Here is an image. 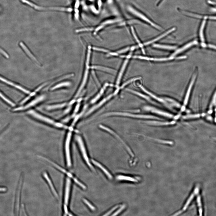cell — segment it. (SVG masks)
<instances>
[{"label": "cell", "instance_id": "1", "mask_svg": "<svg viewBox=\"0 0 216 216\" xmlns=\"http://www.w3.org/2000/svg\"><path fill=\"white\" fill-rule=\"evenodd\" d=\"M127 9L132 15L140 19L145 23L158 30H163L161 26L153 21L144 14L139 11L130 5H128L127 6Z\"/></svg>", "mask_w": 216, "mask_h": 216}, {"label": "cell", "instance_id": "2", "mask_svg": "<svg viewBox=\"0 0 216 216\" xmlns=\"http://www.w3.org/2000/svg\"><path fill=\"white\" fill-rule=\"evenodd\" d=\"M27 113L35 118H36L37 119L48 124L52 125L54 127L57 128L65 129L68 128V127L64 125L55 122L50 119V118H49L48 117L38 113L34 110H31L29 111Z\"/></svg>", "mask_w": 216, "mask_h": 216}, {"label": "cell", "instance_id": "3", "mask_svg": "<svg viewBox=\"0 0 216 216\" xmlns=\"http://www.w3.org/2000/svg\"><path fill=\"white\" fill-rule=\"evenodd\" d=\"M71 186V180L69 178L67 177L65 183L64 204V210L66 214L68 213V206L70 196Z\"/></svg>", "mask_w": 216, "mask_h": 216}, {"label": "cell", "instance_id": "4", "mask_svg": "<svg viewBox=\"0 0 216 216\" xmlns=\"http://www.w3.org/2000/svg\"><path fill=\"white\" fill-rule=\"evenodd\" d=\"M24 3L26 4L33 7L35 9L39 10H54L61 11L71 12L72 9L70 8H65L62 7H51L45 8L38 6L32 3L27 1V0H20Z\"/></svg>", "mask_w": 216, "mask_h": 216}, {"label": "cell", "instance_id": "5", "mask_svg": "<svg viewBox=\"0 0 216 216\" xmlns=\"http://www.w3.org/2000/svg\"><path fill=\"white\" fill-rule=\"evenodd\" d=\"M72 134L69 132L66 138L65 144V152L67 166L70 167L72 166V161L70 152V143Z\"/></svg>", "mask_w": 216, "mask_h": 216}, {"label": "cell", "instance_id": "6", "mask_svg": "<svg viewBox=\"0 0 216 216\" xmlns=\"http://www.w3.org/2000/svg\"><path fill=\"white\" fill-rule=\"evenodd\" d=\"M76 138L77 140L79 145L80 150L82 152V155L83 158H84L85 162L90 169H91L93 170H94L93 167L89 162V160L85 147V146L84 144H83L81 137L80 136H77V137Z\"/></svg>", "mask_w": 216, "mask_h": 216}, {"label": "cell", "instance_id": "7", "mask_svg": "<svg viewBox=\"0 0 216 216\" xmlns=\"http://www.w3.org/2000/svg\"><path fill=\"white\" fill-rule=\"evenodd\" d=\"M110 115H119L124 116H130L131 117L142 118V119H159V118L155 116H151L150 115H137L129 113H122L118 112H113L107 114H106V116Z\"/></svg>", "mask_w": 216, "mask_h": 216}, {"label": "cell", "instance_id": "8", "mask_svg": "<svg viewBox=\"0 0 216 216\" xmlns=\"http://www.w3.org/2000/svg\"><path fill=\"white\" fill-rule=\"evenodd\" d=\"M199 191V187L198 186H197L195 188L193 193L190 195V197L188 199V200H187L182 210L180 211H179V212L175 214L174 215H178L179 214L185 211L186 209L188 206H189L190 203H191L192 201L193 200L195 196L198 193Z\"/></svg>", "mask_w": 216, "mask_h": 216}, {"label": "cell", "instance_id": "9", "mask_svg": "<svg viewBox=\"0 0 216 216\" xmlns=\"http://www.w3.org/2000/svg\"><path fill=\"white\" fill-rule=\"evenodd\" d=\"M44 98V96H41L39 97L38 98L32 101L29 104H27V105L24 107H19L13 110L14 111H17L18 110H23L27 109H28L29 108L32 107L34 106H35L38 103H39L42 101H43Z\"/></svg>", "mask_w": 216, "mask_h": 216}, {"label": "cell", "instance_id": "10", "mask_svg": "<svg viewBox=\"0 0 216 216\" xmlns=\"http://www.w3.org/2000/svg\"><path fill=\"white\" fill-rule=\"evenodd\" d=\"M40 158H44V159L46 160L49 163H51V164H52L54 167H55L56 168H57V169H58L61 172L66 174V175L68 176V177H69V178H70L71 179H72L74 180V181L76 180V179H77L76 178L74 177L72 175V174L70 173L69 172L67 171L64 169L62 168V167H61L60 166L57 164L51 161H50V160L41 156H40Z\"/></svg>", "mask_w": 216, "mask_h": 216}, {"label": "cell", "instance_id": "11", "mask_svg": "<svg viewBox=\"0 0 216 216\" xmlns=\"http://www.w3.org/2000/svg\"><path fill=\"white\" fill-rule=\"evenodd\" d=\"M144 109L146 110L150 111L153 113H155L166 117L172 118L173 117V116L171 114L165 112L164 111L159 110L152 107L146 106L145 107Z\"/></svg>", "mask_w": 216, "mask_h": 216}, {"label": "cell", "instance_id": "12", "mask_svg": "<svg viewBox=\"0 0 216 216\" xmlns=\"http://www.w3.org/2000/svg\"><path fill=\"white\" fill-rule=\"evenodd\" d=\"M43 176L45 179L49 186L51 190L55 196L57 198H58L59 196L57 191L56 190L49 176L46 172H44L43 173Z\"/></svg>", "mask_w": 216, "mask_h": 216}, {"label": "cell", "instance_id": "13", "mask_svg": "<svg viewBox=\"0 0 216 216\" xmlns=\"http://www.w3.org/2000/svg\"><path fill=\"white\" fill-rule=\"evenodd\" d=\"M176 29V28L175 27H172V28L167 31L163 34L157 37L155 39H154L152 40L147 42L145 43L144 44V45H150L153 43H154L155 42L157 41L160 39H161L163 38V37H164L168 35L170 33L173 32L174 31H175Z\"/></svg>", "mask_w": 216, "mask_h": 216}, {"label": "cell", "instance_id": "14", "mask_svg": "<svg viewBox=\"0 0 216 216\" xmlns=\"http://www.w3.org/2000/svg\"><path fill=\"white\" fill-rule=\"evenodd\" d=\"M196 74H194L192 78L191 81L190 85L188 87L187 93H186L185 99L184 101V105L186 106L189 101L190 96L191 92L192 86L194 85L195 80H196Z\"/></svg>", "mask_w": 216, "mask_h": 216}, {"label": "cell", "instance_id": "15", "mask_svg": "<svg viewBox=\"0 0 216 216\" xmlns=\"http://www.w3.org/2000/svg\"><path fill=\"white\" fill-rule=\"evenodd\" d=\"M100 127L103 129H104L107 131H108L110 132V133H111V134H113L114 136H116L117 138L119 139V140L121 141V142L125 146V147L127 148V149L128 150L129 152V154L131 155V156H132L133 157L134 155V154H133V153H132L131 150H130V149L128 147V146L125 144V143L122 140V139L119 136H118L117 134H116L114 132L112 131V130H111L110 129L108 128H107L106 127H104V126H103V125H100Z\"/></svg>", "mask_w": 216, "mask_h": 216}, {"label": "cell", "instance_id": "16", "mask_svg": "<svg viewBox=\"0 0 216 216\" xmlns=\"http://www.w3.org/2000/svg\"><path fill=\"white\" fill-rule=\"evenodd\" d=\"M146 123L149 125H157V126H162V125H173L175 123V121L170 122H161L157 121H147Z\"/></svg>", "mask_w": 216, "mask_h": 216}, {"label": "cell", "instance_id": "17", "mask_svg": "<svg viewBox=\"0 0 216 216\" xmlns=\"http://www.w3.org/2000/svg\"><path fill=\"white\" fill-rule=\"evenodd\" d=\"M198 44V42L194 40L191 42L186 44L183 47L179 49L178 50H177L175 53H174L173 55V56H174L179 53L182 52L186 50L187 49L191 47L192 46L196 45Z\"/></svg>", "mask_w": 216, "mask_h": 216}, {"label": "cell", "instance_id": "18", "mask_svg": "<svg viewBox=\"0 0 216 216\" xmlns=\"http://www.w3.org/2000/svg\"><path fill=\"white\" fill-rule=\"evenodd\" d=\"M134 58H138L139 59L145 60H151L154 61H165L170 60L173 59L174 58L173 57L168 58H148L145 57H143L141 56H135L133 57Z\"/></svg>", "mask_w": 216, "mask_h": 216}, {"label": "cell", "instance_id": "19", "mask_svg": "<svg viewBox=\"0 0 216 216\" xmlns=\"http://www.w3.org/2000/svg\"><path fill=\"white\" fill-rule=\"evenodd\" d=\"M92 161L94 164L99 167L106 174L107 176L110 179H112V175H111L109 172L106 169L104 168L102 165L98 162L95 161L94 160H92Z\"/></svg>", "mask_w": 216, "mask_h": 216}, {"label": "cell", "instance_id": "20", "mask_svg": "<svg viewBox=\"0 0 216 216\" xmlns=\"http://www.w3.org/2000/svg\"><path fill=\"white\" fill-rule=\"evenodd\" d=\"M206 20H204L202 22L199 31V36L200 39L202 42V43H204V28L206 24Z\"/></svg>", "mask_w": 216, "mask_h": 216}, {"label": "cell", "instance_id": "21", "mask_svg": "<svg viewBox=\"0 0 216 216\" xmlns=\"http://www.w3.org/2000/svg\"><path fill=\"white\" fill-rule=\"evenodd\" d=\"M0 80L1 81L7 83V84L10 85L11 86H12L14 87H15L18 88V89L20 90H22V91L24 92L25 93H26L27 92V90H26L25 89H24L23 88L18 86V85H16L14 83H12L9 81H7V80L4 79L3 78H1L0 77Z\"/></svg>", "mask_w": 216, "mask_h": 216}, {"label": "cell", "instance_id": "22", "mask_svg": "<svg viewBox=\"0 0 216 216\" xmlns=\"http://www.w3.org/2000/svg\"><path fill=\"white\" fill-rule=\"evenodd\" d=\"M87 69L86 70L85 76H84V78H83V82L82 83V85L81 86V87H80L79 90H78V92L77 93V94H76V97H77L78 95H79V93H80L81 90L83 89V87H84L85 85V83H86V82L87 81V76H88V67L87 66Z\"/></svg>", "mask_w": 216, "mask_h": 216}, {"label": "cell", "instance_id": "23", "mask_svg": "<svg viewBox=\"0 0 216 216\" xmlns=\"http://www.w3.org/2000/svg\"><path fill=\"white\" fill-rule=\"evenodd\" d=\"M140 88L142 89V90H143V91L144 92L146 93H147L151 97L153 98H154V99H156V100H157L158 101H159L160 102L163 103H165L166 102L165 101V100H163L162 99L159 98L157 97L156 96L154 95V94H153L152 93H151L150 92H149L147 90H146L145 88H144L143 86H142L141 85H140Z\"/></svg>", "mask_w": 216, "mask_h": 216}, {"label": "cell", "instance_id": "24", "mask_svg": "<svg viewBox=\"0 0 216 216\" xmlns=\"http://www.w3.org/2000/svg\"><path fill=\"white\" fill-rule=\"evenodd\" d=\"M128 60H127L125 61L124 62L123 66L121 69L119 76H118V78L116 82V84L117 85H118L119 84L123 74L124 72L125 67H126L128 63Z\"/></svg>", "mask_w": 216, "mask_h": 216}, {"label": "cell", "instance_id": "25", "mask_svg": "<svg viewBox=\"0 0 216 216\" xmlns=\"http://www.w3.org/2000/svg\"><path fill=\"white\" fill-rule=\"evenodd\" d=\"M117 179L119 180H126L132 182H137V180L133 177L125 176L123 175H119L117 177Z\"/></svg>", "mask_w": 216, "mask_h": 216}, {"label": "cell", "instance_id": "26", "mask_svg": "<svg viewBox=\"0 0 216 216\" xmlns=\"http://www.w3.org/2000/svg\"><path fill=\"white\" fill-rule=\"evenodd\" d=\"M20 45L23 48V49L24 50L27 55H28L35 62H36L37 63L39 64V63L37 59L33 56V55L28 50V49L26 47L25 45H24L22 42H20Z\"/></svg>", "mask_w": 216, "mask_h": 216}, {"label": "cell", "instance_id": "27", "mask_svg": "<svg viewBox=\"0 0 216 216\" xmlns=\"http://www.w3.org/2000/svg\"><path fill=\"white\" fill-rule=\"evenodd\" d=\"M66 105L65 103L55 104V105L48 106L47 109L48 110H52L61 108L64 107Z\"/></svg>", "mask_w": 216, "mask_h": 216}, {"label": "cell", "instance_id": "28", "mask_svg": "<svg viewBox=\"0 0 216 216\" xmlns=\"http://www.w3.org/2000/svg\"><path fill=\"white\" fill-rule=\"evenodd\" d=\"M197 203L198 207V212L199 215H202L203 213V209L202 208L201 198L200 196H198L197 199Z\"/></svg>", "mask_w": 216, "mask_h": 216}, {"label": "cell", "instance_id": "29", "mask_svg": "<svg viewBox=\"0 0 216 216\" xmlns=\"http://www.w3.org/2000/svg\"><path fill=\"white\" fill-rule=\"evenodd\" d=\"M153 47H155L165 49L169 50H174L176 48L175 46L165 45L158 44H154L153 45Z\"/></svg>", "mask_w": 216, "mask_h": 216}, {"label": "cell", "instance_id": "30", "mask_svg": "<svg viewBox=\"0 0 216 216\" xmlns=\"http://www.w3.org/2000/svg\"><path fill=\"white\" fill-rule=\"evenodd\" d=\"M91 68H92L100 69L103 71H106L113 73L116 72L115 70H114L112 69L99 66H93L91 67Z\"/></svg>", "mask_w": 216, "mask_h": 216}, {"label": "cell", "instance_id": "31", "mask_svg": "<svg viewBox=\"0 0 216 216\" xmlns=\"http://www.w3.org/2000/svg\"><path fill=\"white\" fill-rule=\"evenodd\" d=\"M201 116V114H190L183 116V118L184 119H194L199 118Z\"/></svg>", "mask_w": 216, "mask_h": 216}, {"label": "cell", "instance_id": "32", "mask_svg": "<svg viewBox=\"0 0 216 216\" xmlns=\"http://www.w3.org/2000/svg\"><path fill=\"white\" fill-rule=\"evenodd\" d=\"M126 90H128V91L129 92H130L138 96H140L141 97L143 98L146 99V100H150V99L147 96H146L144 95H143L141 93H139V92L134 91V90H132L131 89H127Z\"/></svg>", "mask_w": 216, "mask_h": 216}, {"label": "cell", "instance_id": "33", "mask_svg": "<svg viewBox=\"0 0 216 216\" xmlns=\"http://www.w3.org/2000/svg\"><path fill=\"white\" fill-rule=\"evenodd\" d=\"M150 138L152 139V140H153L154 141H156L159 143H162L163 144L173 145V142L172 141H166L163 140H160V139H156L153 138L151 137H149Z\"/></svg>", "mask_w": 216, "mask_h": 216}, {"label": "cell", "instance_id": "34", "mask_svg": "<svg viewBox=\"0 0 216 216\" xmlns=\"http://www.w3.org/2000/svg\"><path fill=\"white\" fill-rule=\"evenodd\" d=\"M70 84V83L69 82L62 83L52 88L51 90H53L63 87L69 86Z\"/></svg>", "mask_w": 216, "mask_h": 216}, {"label": "cell", "instance_id": "35", "mask_svg": "<svg viewBox=\"0 0 216 216\" xmlns=\"http://www.w3.org/2000/svg\"><path fill=\"white\" fill-rule=\"evenodd\" d=\"M216 105V89L212 97L210 105V108H212Z\"/></svg>", "mask_w": 216, "mask_h": 216}, {"label": "cell", "instance_id": "36", "mask_svg": "<svg viewBox=\"0 0 216 216\" xmlns=\"http://www.w3.org/2000/svg\"><path fill=\"white\" fill-rule=\"evenodd\" d=\"M120 21V20L118 19L108 20H106L105 21H104V22H102V23L101 25H104L110 24H112L117 22L118 21Z\"/></svg>", "mask_w": 216, "mask_h": 216}, {"label": "cell", "instance_id": "37", "mask_svg": "<svg viewBox=\"0 0 216 216\" xmlns=\"http://www.w3.org/2000/svg\"><path fill=\"white\" fill-rule=\"evenodd\" d=\"M165 100L171 103V104H173V106H175L179 108L180 106V105L179 103L169 98H165Z\"/></svg>", "mask_w": 216, "mask_h": 216}, {"label": "cell", "instance_id": "38", "mask_svg": "<svg viewBox=\"0 0 216 216\" xmlns=\"http://www.w3.org/2000/svg\"><path fill=\"white\" fill-rule=\"evenodd\" d=\"M0 97L3 99L6 102L8 103V104H10L12 106H14L15 105L14 104L11 102L10 101L8 100L3 95L1 92H0Z\"/></svg>", "mask_w": 216, "mask_h": 216}, {"label": "cell", "instance_id": "39", "mask_svg": "<svg viewBox=\"0 0 216 216\" xmlns=\"http://www.w3.org/2000/svg\"><path fill=\"white\" fill-rule=\"evenodd\" d=\"M131 29L132 33V34H133V36L134 37L135 39V40H136L137 42L139 44V45H140V46L141 47H142L143 45L141 44L140 41H139V39H138V38L136 36V35L135 33V31L134 30L133 27H131Z\"/></svg>", "mask_w": 216, "mask_h": 216}, {"label": "cell", "instance_id": "40", "mask_svg": "<svg viewBox=\"0 0 216 216\" xmlns=\"http://www.w3.org/2000/svg\"><path fill=\"white\" fill-rule=\"evenodd\" d=\"M83 200L88 207L91 209V210L93 211L95 210V207L90 204L87 200L83 198Z\"/></svg>", "mask_w": 216, "mask_h": 216}, {"label": "cell", "instance_id": "41", "mask_svg": "<svg viewBox=\"0 0 216 216\" xmlns=\"http://www.w3.org/2000/svg\"><path fill=\"white\" fill-rule=\"evenodd\" d=\"M111 96H112V95L110 96L107 97V98L104 100L103 101H102L100 103L98 104V105H97L94 108H93L91 110H90L89 111V113H90V112H92V111H93L95 109L99 107L101 105H102V104H103V103H104V102H105L106 100L110 98Z\"/></svg>", "mask_w": 216, "mask_h": 216}, {"label": "cell", "instance_id": "42", "mask_svg": "<svg viewBox=\"0 0 216 216\" xmlns=\"http://www.w3.org/2000/svg\"><path fill=\"white\" fill-rule=\"evenodd\" d=\"M141 79L140 78H135L129 80L127 82L124 83V84L122 86L121 88H123L125 86H126L129 83H131L133 81H135V80H138V79Z\"/></svg>", "mask_w": 216, "mask_h": 216}, {"label": "cell", "instance_id": "43", "mask_svg": "<svg viewBox=\"0 0 216 216\" xmlns=\"http://www.w3.org/2000/svg\"><path fill=\"white\" fill-rule=\"evenodd\" d=\"M125 205H124L123 206H122L121 207V208L119 209L113 215H112L113 216H115L117 215L118 214H119L123 210H124V209L125 208Z\"/></svg>", "mask_w": 216, "mask_h": 216}, {"label": "cell", "instance_id": "44", "mask_svg": "<svg viewBox=\"0 0 216 216\" xmlns=\"http://www.w3.org/2000/svg\"><path fill=\"white\" fill-rule=\"evenodd\" d=\"M93 29L92 28H85L81 29L79 30H76V32L79 33L80 32L85 31H92L93 30Z\"/></svg>", "mask_w": 216, "mask_h": 216}, {"label": "cell", "instance_id": "45", "mask_svg": "<svg viewBox=\"0 0 216 216\" xmlns=\"http://www.w3.org/2000/svg\"><path fill=\"white\" fill-rule=\"evenodd\" d=\"M119 207V205H117V206H115L114 208H113L112 209L110 210L108 212H107L105 215H103L104 216H108V215H109L110 213H112L115 210H116V209Z\"/></svg>", "mask_w": 216, "mask_h": 216}, {"label": "cell", "instance_id": "46", "mask_svg": "<svg viewBox=\"0 0 216 216\" xmlns=\"http://www.w3.org/2000/svg\"><path fill=\"white\" fill-rule=\"evenodd\" d=\"M93 49L94 50H95L98 51H102L104 52H108V50L103 49H101L99 48H98L96 47H93Z\"/></svg>", "mask_w": 216, "mask_h": 216}, {"label": "cell", "instance_id": "47", "mask_svg": "<svg viewBox=\"0 0 216 216\" xmlns=\"http://www.w3.org/2000/svg\"><path fill=\"white\" fill-rule=\"evenodd\" d=\"M129 47H127L126 48L124 49L118 51V53H121L126 52L129 50Z\"/></svg>", "mask_w": 216, "mask_h": 216}, {"label": "cell", "instance_id": "48", "mask_svg": "<svg viewBox=\"0 0 216 216\" xmlns=\"http://www.w3.org/2000/svg\"><path fill=\"white\" fill-rule=\"evenodd\" d=\"M104 26V25H101V26L97 27L95 30V32H97L98 31L102 29Z\"/></svg>", "mask_w": 216, "mask_h": 216}, {"label": "cell", "instance_id": "49", "mask_svg": "<svg viewBox=\"0 0 216 216\" xmlns=\"http://www.w3.org/2000/svg\"><path fill=\"white\" fill-rule=\"evenodd\" d=\"M6 190L5 188H0V192H5Z\"/></svg>", "mask_w": 216, "mask_h": 216}, {"label": "cell", "instance_id": "50", "mask_svg": "<svg viewBox=\"0 0 216 216\" xmlns=\"http://www.w3.org/2000/svg\"><path fill=\"white\" fill-rule=\"evenodd\" d=\"M98 6H99V7L100 8V7H101V5H102L101 0H99L98 2Z\"/></svg>", "mask_w": 216, "mask_h": 216}, {"label": "cell", "instance_id": "51", "mask_svg": "<svg viewBox=\"0 0 216 216\" xmlns=\"http://www.w3.org/2000/svg\"><path fill=\"white\" fill-rule=\"evenodd\" d=\"M186 58V56H183L177 58V59H181Z\"/></svg>", "mask_w": 216, "mask_h": 216}, {"label": "cell", "instance_id": "52", "mask_svg": "<svg viewBox=\"0 0 216 216\" xmlns=\"http://www.w3.org/2000/svg\"><path fill=\"white\" fill-rule=\"evenodd\" d=\"M92 9L93 11L94 12H97V11L95 9L94 7H92Z\"/></svg>", "mask_w": 216, "mask_h": 216}, {"label": "cell", "instance_id": "53", "mask_svg": "<svg viewBox=\"0 0 216 216\" xmlns=\"http://www.w3.org/2000/svg\"><path fill=\"white\" fill-rule=\"evenodd\" d=\"M79 5V2L77 1L75 4V7L76 8H78Z\"/></svg>", "mask_w": 216, "mask_h": 216}, {"label": "cell", "instance_id": "54", "mask_svg": "<svg viewBox=\"0 0 216 216\" xmlns=\"http://www.w3.org/2000/svg\"><path fill=\"white\" fill-rule=\"evenodd\" d=\"M110 54L111 55H114V56H116L118 55V54L116 53H110Z\"/></svg>", "mask_w": 216, "mask_h": 216}, {"label": "cell", "instance_id": "55", "mask_svg": "<svg viewBox=\"0 0 216 216\" xmlns=\"http://www.w3.org/2000/svg\"><path fill=\"white\" fill-rule=\"evenodd\" d=\"M214 140L216 141V137H214Z\"/></svg>", "mask_w": 216, "mask_h": 216}, {"label": "cell", "instance_id": "56", "mask_svg": "<svg viewBox=\"0 0 216 216\" xmlns=\"http://www.w3.org/2000/svg\"><path fill=\"white\" fill-rule=\"evenodd\" d=\"M90 1H93V0H90Z\"/></svg>", "mask_w": 216, "mask_h": 216}, {"label": "cell", "instance_id": "57", "mask_svg": "<svg viewBox=\"0 0 216 216\" xmlns=\"http://www.w3.org/2000/svg\"><path fill=\"white\" fill-rule=\"evenodd\" d=\"M0 10H1V9H0Z\"/></svg>", "mask_w": 216, "mask_h": 216}]
</instances>
